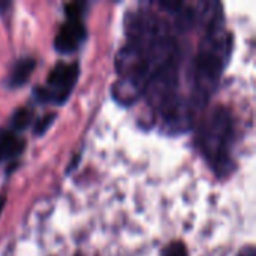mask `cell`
<instances>
[{"instance_id":"6da1fadb","label":"cell","mask_w":256,"mask_h":256,"mask_svg":"<svg viewBox=\"0 0 256 256\" xmlns=\"http://www.w3.org/2000/svg\"><path fill=\"white\" fill-rule=\"evenodd\" d=\"M231 38L224 33L220 24L213 21L208 33L201 42L200 52L195 58V87L196 99L206 105L210 94L218 87L222 70L231 51Z\"/></svg>"},{"instance_id":"7a4b0ae2","label":"cell","mask_w":256,"mask_h":256,"mask_svg":"<svg viewBox=\"0 0 256 256\" xmlns=\"http://www.w3.org/2000/svg\"><path fill=\"white\" fill-rule=\"evenodd\" d=\"M232 117L225 106H216L201 128L200 146L207 160L219 176H226L232 166Z\"/></svg>"},{"instance_id":"3957f363","label":"cell","mask_w":256,"mask_h":256,"mask_svg":"<svg viewBox=\"0 0 256 256\" xmlns=\"http://www.w3.org/2000/svg\"><path fill=\"white\" fill-rule=\"evenodd\" d=\"M80 68L78 63H64L58 62L50 72L46 84L36 88L34 94L40 102H57L63 104L69 93L72 92L78 80Z\"/></svg>"},{"instance_id":"277c9868","label":"cell","mask_w":256,"mask_h":256,"mask_svg":"<svg viewBox=\"0 0 256 256\" xmlns=\"http://www.w3.org/2000/svg\"><path fill=\"white\" fill-rule=\"evenodd\" d=\"M86 27L80 20H69L63 24L54 39V46L60 52H72L86 39Z\"/></svg>"},{"instance_id":"5b68a950","label":"cell","mask_w":256,"mask_h":256,"mask_svg":"<svg viewBox=\"0 0 256 256\" xmlns=\"http://www.w3.org/2000/svg\"><path fill=\"white\" fill-rule=\"evenodd\" d=\"M36 60L33 57H22L15 62V64L10 69L8 86L9 87H21L27 82V80L32 76V72L34 70Z\"/></svg>"},{"instance_id":"8992f818","label":"cell","mask_w":256,"mask_h":256,"mask_svg":"<svg viewBox=\"0 0 256 256\" xmlns=\"http://www.w3.org/2000/svg\"><path fill=\"white\" fill-rule=\"evenodd\" d=\"M24 148V141L9 130H0V162L18 156Z\"/></svg>"},{"instance_id":"52a82bcc","label":"cell","mask_w":256,"mask_h":256,"mask_svg":"<svg viewBox=\"0 0 256 256\" xmlns=\"http://www.w3.org/2000/svg\"><path fill=\"white\" fill-rule=\"evenodd\" d=\"M30 120H32V110L22 106V108H18L14 112V116L10 118V124H12L14 130L20 132V130H24L28 126Z\"/></svg>"},{"instance_id":"ba28073f","label":"cell","mask_w":256,"mask_h":256,"mask_svg":"<svg viewBox=\"0 0 256 256\" xmlns=\"http://www.w3.org/2000/svg\"><path fill=\"white\" fill-rule=\"evenodd\" d=\"M54 118H56V114H54V112H48V114H45L44 117H40V118L36 122L34 128H33L34 135H42V134H45V130L52 124Z\"/></svg>"},{"instance_id":"9c48e42d","label":"cell","mask_w":256,"mask_h":256,"mask_svg":"<svg viewBox=\"0 0 256 256\" xmlns=\"http://www.w3.org/2000/svg\"><path fill=\"white\" fill-rule=\"evenodd\" d=\"M160 256H188V250H186V246L182 243V242H174V243H170Z\"/></svg>"},{"instance_id":"30bf717a","label":"cell","mask_w":256,"mask_h":256,"mask_svg":"<svg viewBox=\"0 0 256 256\" xmlns=\"http://www.w3.org/2000/svg\"><path fill=\"white\" fill-rule=\"evenodd\" d=\"M237 256H256V252H255V248L254 246H246V248H243Z\"/></svg>"},{"instance_id":"8fae6325","label":"cell","mask_w":256,"mask_h":256,"mask_svg":"<svg viewBox=\"0 0 256 256\" xmlns=\"http://www.w3.org/2000/svg\"><path fill=\"white\" fill-rule=\"evenodd\" d=\"M4 202H6V196L4 195H0V214H2V210L4 207Z\"/></svg>"}]
</instances>
